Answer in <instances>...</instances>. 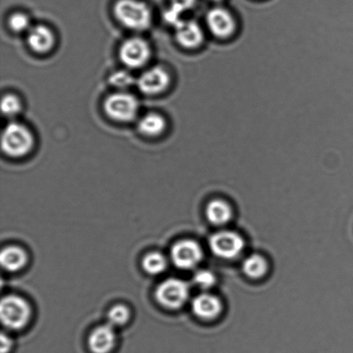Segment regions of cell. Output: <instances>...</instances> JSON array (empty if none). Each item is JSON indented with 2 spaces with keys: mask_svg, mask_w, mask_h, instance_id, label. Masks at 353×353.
Segmentation results:
<instances>
[{
  "mask_svg": "<svg viewBox=\"0 0 353 353\" xmlns=\"http://www.w3.org/2000/svg\"><path fill=\"white\" fill-rule=\"evenodd\" d=\"M221 303L216 296L210 294L197 296L192 302V310L196 316L202 319L211 320L219 316L221 312Z\"/></svg>",
  "mask_w": 353,
  "mask_h": 353,
  "instance_id": "cell-14",
  "label": "cell"
},
{
  "mask_svg": "<svg viewBox=\"0 0 353 353\" xmlns=\"http://www.w3.org/2000/svg\"><path fill=\"white\" fill-rule=\"evenodd\" d=\"M30 316L26 301L17 296H6L0 304V316L3 326L10 330H21L26 326Z\"/></svg>",
  "mask_w": 353,
  "mask_h": 353,
  "instance_id": "cell-5",
  "label": "cell"
},
{
  "mask_svg": "<svg viewBox=\"0 0 353 353\" xmlns=\"http://www.w3.org/2000/svg\"><path fill=\"white\" fill-rule=\"evenodd\" d=\"M33 147V134L23 124L15 122L10 123L3 130L2 148L9 157H24L30 153Z\"/></svg>",
  "mask_w": 353,
  "mask_h": 353,
  "instance_id": "cell-3",
  "label": "cell"
},
{
  "mask_svg": "<svg viewBox=\"0 0 353 353\" xmlns=\"http://www.w3.org/2000/svg\"><path fill=\"white\" fill-rule=\"evenodd\" d=\"M1 109L3 115L6 117H15L21 112L22 105L17 96L7 94L3 97Z\"/></svg>",
  "mask_w": 353,
  "mask_h": 353,
  "instance_id": "cell-22",
  "label": "cell"
},
{
  "mask_svg": "<svg viewBox=\"0 0 353 353\" xmlns=\"http://www.w3.org/2000/svg\"><path fill=\"white\" fill-rule=\"evenodd\" d=\"M129 318L130 311L123 305L114 306L109 311L108 316H107L108 324L113 327L122 326V325L125 324Z\"/></svg>",
  "mask_w": 353,
  "mask_h": 353,
  "instance_id": "cell-21",
  "label": "cell"
},
{
  "mask_svg": "<svg viewBox=\"0 0 353 353\" xmlns=\"http://www.w3.org/2000/svg\"><path fill=\"white\" fill-rule=\"evenodd\" d=\"M167 122L163 117L157 113H148L141 117L138 123L140 133L147 137H158L164 132Z\"/></svg>",
  "mask_w": 353,
  "mask_h": 353,
  "instance_id": "cell-16",
  "label": "cell"
},
{
  "mask_svg": "<svg viewBox=\"0 0 353 353\" xmlns=\"http://www.w3.org/2000/svg\"><path fill=\"white\" fill-rule=\"evenodd\" d=\"M0 261L6 271L16 272L26 265L27 255L22 248L8 247L2 251Z\"/></svg>",
  "mask_w": 353,
  "mask_h": 353,
  "instance_id": "cell-17",
  "label": "cell"
},
{
  "mask_svg": "<svg viewBox=\"0 0 353 353\" xmlns=\"http://www.w3.org/2000/svg\"><path fill=\"white\" fill-rule=\"evenodd\" d=\"M243 272L251 279H261L268 272V265L265 258L259 254H252L245 259Z\"/></svg>",
  "mask_w": 353,
  "mask_h": 353,
  "instance_id": "cell-18",
  "label": "cell"
},
{
  "mask_svg": "<svg viewBox=\"0 0 353 353\" xmlns=\"http://www.w3.org/2000/svg\"><path fill=\"white\" fill-rule=\"evenodd\" d=\"M189 293L187 283L178 279H169L158 287L155 296L162 306L176 310L186 302Z\"/></svg>",
  "mask_w": 353,
  "mask_h": 353,
  "instance_id": "cell-6",
  "label": "cell"
},
{
  "mask_svg": "<svg viewBox=\"0 0 353 353\" xmlns=\"http://www.w3.org/2000/svg\"><path fill=\"white\" fill-rule=\"evenodd\" d=\"M211 1L218 3V2H221V0H211Z\"/></svg>",
  "mask_w": 353,
  "mask_h": 353,
  "instance_id": "cell-27",
  "label": "cell"
},
{
  "mask_svg": "<svg viewBox=\"0 0 353 353\" xmlns=\"http://www.w3.org/2000/svg\"><path fill=\"white\" fill-rule=\"evenodd\" d=\"M110 83L116 88H127L134 83L132 75L125 71L115 72L110 78Z\"/></svg>",
  "mask_w": 353,
  "mask_h": 353,
  "instance_id": "cell-25",
  "label": "cell"
},
{
  "mask_svg": "<svg viewBox=\"0 0 353 353\" xmlns=\"http://www.w3.org/2000/svg\"><path fill=\"white\" fill-rule=\"evenodd\" d=\"M9 26L14 32L21 33L30 30V20L24 13L12 14L9 19Z\"/></svg>",
  "mask_w": 353,
  "mask_h": 353,
  "instance_id": "cell-23",
  "label": "cell"
},
{
  "mask_svg": "<svg viewBox=\"0 0 353 353\" xmlns=\"http://www.w3.org/2000/svg\"><path fill=\"white\" fill-rule=\"evenodd\" d=\"M113 10L116 19L128 29L145 30L151 26L152 12L146 3L139 0H119Z\"/></svg>",
  "mask_w": 353,
  "mask_h": 353,
  "instance_id": "cell-1",
  "label": "cell"
},
{
  "mask_svg": "<svg viewBox=\"0 0 353 353\" xmlns=\"http://www.w3.org/2000/svg\"><path fill=\"white\" fill-rule=\"evenodd\" d=\"M244 241L232 231H220L210 239V248L214 255L223 259H234L243 251Z\"/></svg>",
  "mask_w": 353,
  "mask_h": 353,
  "instance_id": "cell-7",
  "label": "cell"
},
{
  "mask_svg": "<svg viewBox=\"0 0 353 353\" xmlns=\"http://www.w3.org/2000/svg\"><path fill=\"white\" fill-rule=\"evenodd\" d=\"M167 259L159 252H151L144 258L143 265L145 271L150 274L157 275L163 272L167 268Z\"/></svg>",
  "mask_w": 353,
  "mask_h": 353,
  "instance_id": "cell-20",
  "label": "cell"
},
{
  "mask_svg": "<svg viewBox=\"0 0 353 353\" xmlns=\"http://www.w3.org/2000/svg\"><path fill=\"white\" fill-rule=\"evenodd\" d=\"M175 37L180 46L186 50H197L205 41L203 27L193 20H181L175 26Z\"/></svg>",
  "mask_w": 353,
  "mask_h": 353,
  "instance_id": "cell-9",
  "label": "cell"
},
{
  "mask_svg": "<svg viewBox=\"0 0 353 353\" xmlns=\"http://www.w3.org/2000/svg\"><path fill=\"white\" fill-rule=\"evenodd\" d=\"M171 77L167 70L154 67L144 72L138 79L140 91L148 95H157L164 92L170 85Z\"/></svg>",
  "mask_w": 353,
  "mask_h": 353,
  "instance_id": "cell-11",
  "label": "cell"
},
{
  "mask_svg": "<svg viewBox=\"0 0 353 353\" xmlns=\"http://www.w3.org/2000/svg\"><path fill=\"white\" fill-rule=\"evenodd\" d=\"M172 259L176 268L183 270L192 269L202 261V249L196 241H181L172 248Z\"/></svg>",
  "mask_w": 353,
  "mask_h": 353,
  "instance_id": "cell-10",
  "label": "cell"
},
{
  "mask_svg": "<svg viewBox=\"0 0 353 353\" xmlns=\"http://www.w3.org/2000/svg\"><path fill=\"white\" fill-rule=\"evenodd\" d=\"M151 48L147 41L139 37L130 38L121 45L119 57L130 68L143 67L150 60Z\"/></svg>",
  "mask_w": 353,
  "mask_h": 353,
  "instance_id": "cell-8",
  "label": "cell"
},
{
  "mask_svg": "<svg viewBox=\"0 0 353 353\" xmlns=\"http://www.w3.org/2000/svg\"><path fill=\"white\" fill-rule=\"evenodd\" d=\"M116 334L108 323L97 327L90 335L88 345L92 353H110L115 347Z\"/></svg>",
  "mask_w": 353,
  "mask_h": 353,
  "instance_id": "cell-12",
  "label": "cell"
},
{
  "mask_svg": "<svg viewBox=\"0 0 353 353\" xmlns=\"http://www.w3.org/2000/svg\"><path fill=\"white\" fill-rule=\"evenodd\" d=\"M55 43L53 31L44 26L30 28L28 34V44L37 53L44 54L50 51Z\"/></svg>",
  "mask_w": 353,
  "mask_h": 353,
  "instance_id": "cell-13",
  "label": "cell"
},
{
  "mask_svg": "<svg viewBox=\"0 0 353 353\" xmlns=\"http://www.w3.org/2000/svg\"><path fill=\"white\" fill-rule=\"evenodd\" d=\"M12 347V341L5 334L1 335V353H8Z\"/></svg>",
  "mask_w": 353,
  "mask_h": 353,
  "instance_id": "cell-26",
  "label": "cell"
},
{
  "mask_svg": "<svg viewBox=\"0 0 353 353\" xmlns=\"http://www.w3.org/2000/svg\"><path fill=\"white\" fill-rule=\"evenodd\" d=\"M206 216L211 223L221 226L228 223L233 216V211L228 203L223 200H213L208 204Z\"/></svg>",
  "mask_w": 353,
  "mask_h": 353,
  "instance_id": "cell-15",
  "label": "cell"
},
{
  "mask_svg": "<svg viewBox=\"0 0 353 353\" xmlns=\"http://www.w3.org/2000/svg\"><path fill=\"white\" fill-rule=\"evenodd\" d=\"M196 2V0H172L171 8L165 13V20L168 23L175 26L182 20V14L192 9Z\"/></svg>",
  "mask_w": 353,
  "mask_h": 353,
  "instance_id": "cell-19",
  "label": "cell"
},
{
  "mask_svg": "<svg viewBox=\"0 0 353 353\" xmlns=\"http://www.w3.org/2000/svg\"><path fill=\"white\" fill-rule=\"evenodd\" d=\"M205 23L208 32L221 41L233 39L240 30L236 17L223 6L210 9L207 13Z\"/></svg>",
  "mask_w": 353,
  "mask_h": 353,
  "instance_id": "cell-2",
  "label": "cell"
},
{
  "mask_svg": "<svg viewBox=\"0 0 353 353\" xmlns=\"http://www.w3.org/2000/svg\"><path fill=\"white\" fill-rule=\"evenodd\" d=\"M103 107L110 119L119 122H130L136 119L139 101L130 93L116 92L107 97Z\"/></svg>",
  "mask_w": 353,
  "mask_h": 353,
  "instance_id": "cell-4",
  "label": "cell"
},
{
  "mask_svg": "<svg viewBox=\"0 0 353 353\" xmlns=\"http://www.w3.org/2000/svg\"><path fill=\"white\" fill-rule=\"evenodd\" d=\"M194 283L202 289H210L216 283V276L207 270H201L194 276Z\"/></svg>",
  "mask_w": 353,
  "mask_h": 353,
  "instance_id": "cell-24",
  "label": "cell"
}]
</instances>
